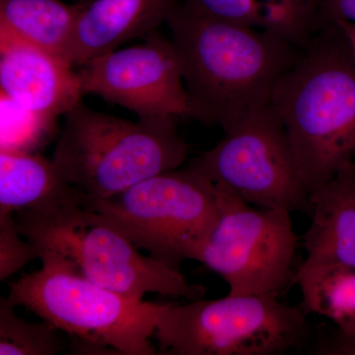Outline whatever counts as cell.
<instances>
[{
  "label": "cell",
  "mask_w": 355,
  "mask_h": 355,
  "mask_svg": "<svg viewBox=\"0 0 355 355\" xmlns=\"http://www.w3.org/2000/svg\"><path fill=\"white\" fill-rule=\"evenodd\" d=\"M166 24L179 55L191 118L223 132L270 101L300 48L273 33L176 2Z\"/></svg>",
  "instance_id": "1"
},
{
  "label": "cell",
  "mask_w": 355,
  "mask_h": 355,
  "mask_svg": "<svg viewBox=\"0 0 355 355\" xmlns=\"http://www.w3.org/2000/svg\"><path fill=\"white\" fill-rule=\"evenodd\" d=\"M270 104L286 128L308 190L355 156V60L338 24L319 28L273 89Z\"/></svg>",
  "instance_id": "2"
},
{
  "label": "cell",
  "mask_w": 355,
  "mask_h": 355,
  "mask_svg": "<svg viewBox=\"0 0 355 355\" xmlns=\"http://www.w3.org/2000/svg\"><path fill=\"white\" fill-rule=\"evenodd\" d=\"M43 266L9 284L8 299L72 338L73 354L155 355L153 338L170 303L125 297L86 279L71 261L40 252Z\"/></svg>",
  "instance_id": "3"
},
{
  "label": "cell",
  "mask_w": 355,
  "mask_h": 355,
  "mask_svg": "<svg viewBox=\"0 0 355 355\" xmlns=\"http://www.w3.org/2000/svg\"><path fill=\"white\" fill-rule=\"evenodd\" d=\"M177 118L125 120L83 101L64 116L53 164L88 200H104L186 162L190 146Z\"/></svg>",
  "instance_id": "4"
},
{
  "label": "cell",
  "mask_w": 355,
  "mask_h": 355,
  "mask_svg": "<svg viewBox=\"0 0 355 355\" xmlns=\"http://www.w3.org/2000/svg\"><path fill=\"white\" fill-rule=\"evenodd\" d=\"M84 207L139 250L181 270L184 261H200L216 227L218 191L200 173L179 168L144 180L113 197L88 200Z\"/></svg>",
  "instance_id": "5"
},
{
  "label": "cell",
  "mask_w": 355,
  "mask_h": 355,
  "mask_svg": "<svg viewBox=\"0 0 355 355\" xmlns=\"http://www.w3.org/2000/svg\"><path fill=\"white\" fill-rule=\"evenodd\" d=\"M302 305L272 296L231 295L170 303L153 338L158 354L280 355L316 336Z\"/></svg>",
  "instance_id": "6"
},
{
  "label": "cell",
  "mask_w": 355,
  "mask_h": 355,
  "mask_svg": "<svg viewBox=\"0 0 355 355\" xmlns=\"http://www.w3.org/2000/svg\"><path fill=\"white\" fill-rule=\"evenodd\" d=\"M188 167L207 178L217 190L253 207L310 216L309 190L270 101L248 112Z\"/></svg>",
  "instance_id": "7"
},
{
  "label": "cell",
  "mask_w": 355,
  "mask_h": 355,
  "mask_svg": "<svg viewBox=\"0 0 355 355\" xmlns=\"http://www.w3.org/2000/svg\"><path fill=\"white\" fill-rule=\"evenodd\" d=\"M217 191L218 219L198 261L220 275L231 295L279 298L295 273L299 238L291 212L259 209Z\"/></svg>",
  "instance_id": "8"
},
{
  "label": "cell",
  "mask_w": 355,
  "mask_h": 355,
  "mask_svg": "<svg viewBox=\"0 0 355 355\" xmlns=\"http://www.w3.org/2000/svg\"><path fill=\"white\" fill-rule=\"evenodd\" d=\"M39 251L62 254L86 279L128 298L142 300L147 293H157L193 301L207 291L202 284H190L181 270L140 253L120 231L87 209L79 223L49 235Z\"/></svg>",
  "instance_id": "9"
},
{
  "label": "cell",
  "mask_w": 355,
  "mask_h": 355,
  "mask_svg": "<svg viewBox=\"0 0 355 355\" xmlns=\"http://www.w3.org/2000/svg\"><path fill=\"white\" fill-rule=\"evenodd\" d=\"M146 42L89 60L77 71L84 96L132 111L139 118L190 119L179 55L171 39L157 31Z\"/></svg>",
  "instance_id": "10"
},
{
  "label": "cell",
  "mask_w": 355,
  "mask_h": 355,
  "mask_svg": "<svg viewBox=\"0 0 355 355\" xmlns=\"http://www.w3.org/2000/svg\"><path fill=\"white\" fill-rule=\"evenodd\" d=\"M87 202L51 159L29 151L0 150V214H13L26 239L76 225L83 220Z\"/></svg>",
  "instance_id": "11"
},
{
  "label": "cell",
  "mask_w": 355,
  "mask_h": 355,
  "mask_svg": "<svg viewBox=\"0 0 355 355\" xmlns=\"http://www.w3.org/2000/svg\"><path fill=\"white\" fill-rule=\"evenodd\" d=\"M2 97L53 127L84 97L78 73L64 60L0 32Z\"/></svg>",
  "instance_id": "12"
},
{
  "label": "cell",
  "mask_w": 355,
  "mask_h": 355,
  "mask_svg": "<svg viewBox=\"0 0 355 355\" xmlns=\"http://www.w3.org/2000/svg\"><path fill=\"white\" fill-rule=\"evenodd\" d=\"M177 0H91L84 4L72 37L67 62L83 67L98 55L146 38L166 23Z\"/></svg>",
  "instance_id": "13"
},
{
  "label": "cell",
  "mask_w": 355,
  "mask_h": 355,
  "mask_svg": "<svg viewBox=\"0 0 355 355\" xmlns=\"http://www.w3.org/2000/svg\"><path fill=\"white\" fill-rule=\"evenodd\" d=\"M311 224L303 236L305 261L355 266V163L309 191Z\"/></svg>",
  "instance_id": "14"
},
{
  "label": "cell",
  "mask_w": 355,
  "mask_h": 355,
  "mask_svg": "<svg viewBox=\"0 0 355 355\" xmlns=\"http://www.w3.org/2000/svg\"><path fill=\"white\" fill-rule=\"evenodd\" d=\"M219 19L273 33L303 48L317 31L316 0H187Z\"/></svg>",
  "instance_id": "15"
},
{
  "label": "cell",
  "mask_w": 355,
  "mask_h": 355,
  "mask_svg": "<svg viewBox=\"0 0 355 355\" xmlns=\"http://www.w3.org/2000/svg\"><path fill=\"white\" fill-rule=\"evenodd\" d=\"M84 4L71 6L60 0H0V32L34 44L67 62V53Z\"/></svg>",
  "instance_id": "16"
},
{
  "label": "cell",
  "mask_w": 355,
  "mask_h": 355,
  "mask_svg": "<svg viewBox=\"0 0 355 355\" xmlns=\"http://www.w3.org/2000/svg\"><path fill=\"white\" fill-rule=\"evenodd\" d=\"M292 284L300 288L301 305L308 315L327 318L338 334L355 338V266L304 261Z\"/></svg>",
  "instance_id": "17"
},
{
  "label": "cell",
  "mask_w": 355,
  "mask_h": 355,
  "mask_svg": "<svg viewBox=\"0 0 355 355\" xmlns=\"http://www.w3.org/2000/svg\"><path fill=\"white\" fill-rule=\"evenodd\" d=\"M8 297L0 298V355H55L69 352L60 331L16 314Z\"/></svg>",
  "instance_id": "18"
},
{
  "label": "cell",
  "mask_w": 355,
  "mask_h": 355,
  "mask_svg": "<svg viewBox=\"0 0 355 355\" xmlns=\"http://www.w3.org/2000/svg\"><path fill=\"white\" fill-rule=\"evenodd\" d=\"M35 259H40L39 249L21 235L13 214H0V280L6 282Z\"/></svg>",
  "instance_id": "19"
},
{
  "label": "cell",
  "mask_w": 355,
  "mask_h": 355,
  "mask_svg": "<svg viewBox=\"0 0 355 355\" xmlns=\"http://www.w3.org/2000/svg\"><path fill=\"white\" fill-rule=\"evenodd\" d=\"M317 30L324 25L345 22L355 25V0H316Z\"/></svg>",
  "instance_id": "20"
},
{
  "label": "cell",
  "mask_w": 355,
  "mask_h": 355,
  "mask_svg": "<svg viewBox=\"0 0 355 355\" xmlns=\"http://www.w3.org/2000/svg\"><path fill=\"white\" fill-rule=\"evenodd\" d=\"M311 354L318 355H355V338H349L336 330L316 334L311 343Z\"/></svg>",
  "instance_id": "21"
},
{
  "label": "cell",
  "mask_w": 355,
  "mask_h": 355,
  "mask_svg": "<svg viewBox=\"0 0 355 355\" xmlns=\"http://www.w3.org/2000/svg\"><path fill=\"white\" fill-rule=\"evenodd\" d=\"M334 24H338L342 28L345 37H347V42H349L350 50H352L355 60V25L345 22L334 23Z\"/></svg>",
  "instance_id": "22"
}]
</instances>
